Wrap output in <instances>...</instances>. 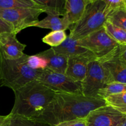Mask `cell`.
Here are the masks:
<instances>
[{"label": "cell", "mask_w": 126, "mask_h": 126, "mask_svg": "<svg viewBox=\"0 0 126 126\" xmlns=\"http://www.w3.org/2000/svg\"><path fill=\"white\" fill-rule=\"evenodd\" d=\"M103 99L90 98L82 94L56 92L43 113L32 120L55 126L63 122L84 119L94 110L106 105Z\"/></svg>", "instance_id": "6da1fadb"}, {"label": "cell", "mask_w": 126, "mask_h": 126, "mask_svg": "<svg viewBox=\"0 0 126 126\" xmlns=\"http://www.w3.org/2000/svg\"><path fill=\"white\" fill-rule=\"evenodd\" d=\"M15 101L9 115L34 119L43 113L56 92L38 80H34L14 91Z\"/></svg>", "instance_id": "7a4b0ae2"}, {"label": "cell", "mask_w": 126, "mask_h": 126, "mask_svg": "<svg viewBox=\"0 0 126 126\" xmlns=\"http://www.w3.org/2000/svg\"><path fill=\"white\" fill-rule=\"evenodd\" d=\"M27 56L24 54L15 60L0 56V87H7L15 91L38 79L42 70L30 68L26 62Z\"/></svg>", "instance_id": "3957f363"}, {"label": "cell", "mask_w": 126, "mask_h": 126, "mask_svg": "<svg viewBox=\"0 0 126 126\" xmlns=\"http://www.w3.org/2000/svg\"><path fill=\"white\" fill-rule=\"evenodd\" d=\"M105 7L103 0H89L79 20L70 28L69 36L75 40H79L103 28L107 21Z\"/></svg>", "instance_id": "277c9868"}, {"label": "cell", "mask_w": 126, "mask_h": 126, "mask_svg": "<svg viewBox=\"0 0 126 126\" xmlns=\"http://www.w3.org/2000/svg\"><path fill=\"white\" fill-rule=\"evenodd\" d=\"M110 83L109 78L101 63L97 60L90 62L84 79L81 82L82 94L86 97L98 98V93Z\"/></svg>", "instance_id": "5b68a950"}, {"label": "cell", "mask_w": 126, "mask_h": 126, "mask_svg": "<svg viewBox=\"0 0 126 126\" xmlns=\"http://www.w3.org/2000/svg\"><path fill=\"white\" fill-rule=\"evenodd\" d=\"M79 44L94 54L98 61L107 57L119 45L109 36L104 28L78 40Z\"/></svg>", "instance_id": "8992f818"}, {"label": "cell", "mask_w": 126, "mask_h": 126, "mask_svg": "<svg viewBox=\"0 0 126 126\" xmlns=\"http://www.w3.org/2000/svg\"><path fill=\"white\" fill-rule=\"evenodd\" d=\"M42 11L35 8L0 9V18L7 22L17 34L25 28L34 27Z\"/></svg>", "instance_id": "52a82bcc"}, {"label": "cell", "mask_w": 126, "mask_h": 126, "mask_svg": "<svg viewBox=\"0 0 126 126\" xmlns=\"http://www.w3.org/2000/svg\"><path fill=\"white\" fill-rule=\"evenodd\" d=\"M37 80L56 92L82 94L81 82H75L66 75L48 69L42 70Z\"/></svg>", "instance_id": "ba28073f"}, {"label": "cell", "mask_w": 126, "mask_h": 126, "mask_svg": "<svg viewBox=\"0 0 126 126\" xmlns=\"http://www.w3.org/2000/svg\"><path fill=\"white\" fill-rule=\"evenodd\" d=\"M87 126H119L126 119V114L106 105L94 110L85 118Z\"/></svg>", "instance_id": "9c48e42d"}, {"label": "cell", "mask_w": 126, "mask_h": 126, "mask_svg": "<svg viewBox=\"0 0 126 126\" xmlns=\"http://www.w3.org/2000/svg\"><path fill=\"white\" fill-rule=\"evenodd\" d=\"M97 60L91 52L68 57L65 75L75 82H81L84 79L90 62Z\"/></svg>", "instance_id": "30bf717a"}, {"label": "cell", "mask_w": 126, "mask_h": 126, "mask_svg": "<svg viewBox=\"0 0 126 126\" xmlns=\"http://www.w3.org/2000/svg\"><path fill=\"white\" fill-rule=\"evenodd\" d=\"M99 62L108 74L110 83L120 82L126 84V65L117 56L116 49Z\"/></svg>", "instance_id": "8fae6325"}, {"label": "cell", "mask_w": 126, "mask_h": 126, "mask_svg": "<svg viewBox=\"0 0 126 126\" xmlns=\"http://www.w3.org/2000/svg\"><path fill=\"white\" fill-rule=\"evenodd\" d=\"M26 45L21 43L14 33L0 35V56L9 60H15L24 55Z\"/></svg>", "instance_id": "7c38bea8"}, {"label": "cell", "mask_w": 126, "mask_h": 126, "mask_svg": "<svg viewBox=\"0 0 126 126\" xmlns=\"http://www.w3.org/2000/svg\"><path fill=\"white\" fill-rule=\"evenodd\" d=\"M36 55L43 58L46 61V69L65 75L67 67V57L57 54L52 47L46 50L41 52Z\"/></svg>", "instance_id": "4fadbf2b"}, {"label": "cell", "mask_w": 126, "mask_h": 126, "mask_svg": "<svg viewBox=\"0 0 126 126\" xmlns=\"http://www.w3.org/2000/svg\"><path fill=\"white\" fill-rule=\"evenodd\" d=\"M89 0H65V14L63 17L70 27L78 22L83 15Z\"/></svg>", "instance_id": "5bb4252c"}, {"label": "cell", "mask_w": 126, "mask_h": 126, "mask_svg": "<svg viewBox=\"0 0 126 126\" xmlns=\"http://www.w3.org/2000/svg\"><path fill=\"white\" fill-rule=\"evenodd\" d=\"M52 48L56 53L67 57L81 55L89 52V50L79 45L78 40L71 39L69 36L66 37L65 41L59 46Z\"/></svg>", "instance_id": "9a60e30c"}, {"label": "cell", "mask_w": 126, "mask_h": 126, "mask_svg": "<svg viewBox=\"0 0 126 126\" xmlns=\"http://www.w3.org/2000/svg\"><path fill=\"white\" fill-rule=\"evenodd\" d=\"M39 9L47 15L63 16L65 0H33Z\"/></svg>", "instance_id": "2e32d148"}, {"label": "cell", "mask_w": 126, "mask_h": 126, "mask_svg": "<svg viewBox=\"0 0 126 126\" xmlns=\"http://www.w3.org/2000/svg\"><path fill=\"white\" fill-rule=\"evenodd\" d=\"M34 27L50 29L52 31H65L70 28V25L65 17L51 15H47L44 19L38 21Z\"/></svg>", "instance_id": "e0dca14e"}, {"label": "cell", "mask_w": 126, "mask_h": 126, "mask_svg": "<svg viewBox=\"0 0 126 126\" xmlns=\"http://www.w3.org/2000/svg\"><path fill=\"white\" fill-rule=\"evenodd\" d=\"M105 30L110 37L119 45H126V32L111 22L106 21L103 25Z\"/></svg>", "instance_id": "ac0fdd59"}, {"label": "cell", "mask_w": 126, "mask_h": 126, "mask_svg": "<svg viewBox=\"0 0 126 126\" xmlns=\"http://www.w3.org/2000/svg\"><path fill=\"white\" fill-rule=\"evenodd\" d=\"M35 8L39 9L33 0H0V9Z\"/></svg>", "instance_id": "d6986e66"}, {"label": "cell", "mask_w": 126, "mask_h": 126, "mask_svg": "<svg viewBox=\"0 0 126 126\" xmlns=\"http://www.w3.org/2000/svg\"><path fill=\"white\" fill-rule=\"evenodd\" d=\"M126 92V84L111 82L106 85L98 93V98L105 100L110 95Z\"/></svg>", "instance_id": "ffe728a7"}, {"label": "cell", "mask_w": 126, "mask_h": 126, "mask_svg": "<svg viewBox=\"0 0 126 126\" xmlns=\"http://www.w3.org/2000/svg\"><path fill=\"white\" fill-rule=\"evenodd\" d=\"M105 100L107 105L123 114H126V92L108 96Z\"/></svg>", "instance_id": "44dd1931"}, {"label": "cell", "mask_w": 126, "mask_h": 126, "mask_svg": "<svg viewBox=\"0 0 126 126\" xmlns=\"http://www.w3.org/2000/svg\"><path fill=\"white\" fill-rule=\"evenodd\" d=\"M67 35L65 31H52L48 33L42 39L43 42L50 46L51 47H55L59 46L62 43L65 41Z\"/></svg>", "instance_id": "7402d4cb"}, {"label": "cell", "mask_w": 126, "mask_h": 126, "mask_svg": "<svg viewBox=\"0 0 126 126\" xmlns=\"http://www.w3.org/2000/svg\"><path fill=\"white\" fill-rule=\"evenodd\" d=\"M107 20L126 32V7L121 8L108 16Z\"/></svg>", "instance_id": "603a6c76"}, {"label": "cell", "mask_w": 126, "mask_h": 126, "mask_svg": "<svg viewBox=\"0 0 126 126\" xmlns=\"http://www.w3.org/2000/svg\"><path fill=\"white\" fill-rule=\"evenodd\" d=\"M9 116L10 118L9 126H50L45 123L36 121L28 118Z\"/></svg>", "instance_id": "cb8c5ba5"}, {"label": "cell", "mask_w": 126, "mask_h": 126, "mask_svg": "<svg viewBox=\"0 0 126 126\" xmlns=\"http://www.w3.org/2000/svg\"><path fill=\"white\" fill-rule=\"evenodd\" d=\"M26 62L30 68L33 70H45L47 67V62L43 58L38 55H28L26 59Z\"/></svg>", "instance_id": "d4e9b609"}, {"label": "cell", "mask_w": 126, "mask_h": 126, "mask_svg": "<svg viewBox=\"0 0 126 126\" xmlns=\"http://www.w3.org/2000/svg\"><path fill=\"white\" fill-rule=\"evenodd\" d=\"M105 3L104 13L106 17H108L118 9L126 7L124 0H103Z\"/></svg>", "instance_id": "484cf974"}, {"label": "cell", "mask_w": 126, "mask_h": 126, "mask_svg": "<svg viewBox=\"0 0 126 126\" xmlns=\"http://www.w3.org/2000/svg\"><path fill=\"white\" fill-rule=\"evenodd\" d=\"M55 126H87L86 119H78L75 120L68 121L63 122Z\"/></svg>", "instance_id": "4316f807"}, {"label": "cell", "mask_w": 126, "mask_h": 126, "mask_svg": "<svg viewBox=\"0 0 126 126\" xmlns=\"http://www.w3.org/2000/svg\"><path fill=\"white\" fill-rule=\"evenodd\" d=\"M116 55L120 60L126 65V45H119L116 48Z\"/></svg>", "instance_id": "83f0119b"}, {"label": "cell", "mask_w": 126, "mask_h": 126, "mask_svg": "<svg viewBox=\"0 0 126 126\" xmlns=\"http://www.w3.org/2000/svg\"><path fill=\"white\" fill-rule=\"evenodd\" d=\"M6 33H13L12 28L7 22L0 18V35Z\"/></svg>", "instance_id": "f1b7e54d"}, {"label": "cell", "mask_w": 126, "mask_h": 126, "mask_svg": "<svg viewBox=\"0 0 126 126\" xmlns=\"http://www.w3.org/2000/svg\"><path fill=\"white\" fill-rule=\"evenodd\" d=\"M9 116H0V126H9Z\"/></svg>", "instance_id": "f546056e"}, {"label": "cell", "mask_w": 126, "mask_h": 126, "mask_svg": "<svg viewBox=\"0 0 126 126\" xmlns=\"http://www.w3.org/2000/svg\"><path fill=\"white\" fill-rule=\"evenodd\" d=\"M119 126H126V119L125 121H124V123L121 124V125H120Z\"/></svg>", "instance_id": "4dcf8cb0"}, {"label": "cell", "mask_w": 126, "mask_h": 126, "mask_svg": "<svg viewBox=\"0 0 126 126\" xmlns=\"http://www.w3.org/2000/svg\"><path fill=\"white\" fill-rule=\"evenodd\" d=\"M124 3H125V4L126 6V0H124Z\"/></svg>", "instance_id": "1f68e13d"}]
</instances>
